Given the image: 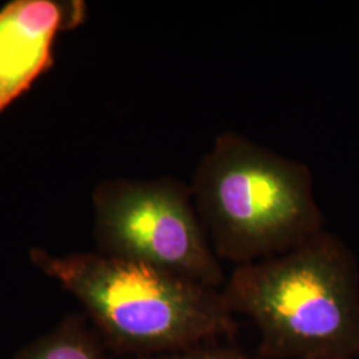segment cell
<instances>
[{
	"label": "cell",
	"instance_id": "3",
	"mask_svg": "<svg viewBox=\"0 0 359 359\" xmlns=\"http://www.w3.org/2000/svg\"><path fill=\"white\" fill-rule=\"evenodd\" d=\"M35 262L90 310L104 332L142 351H184L236 332L222 290L152 265L107 255Z\"/></svg>",
	"mask_w": 359,
	"mask_h": 359
},
{
	"label": "cell",
	"instance_id": "4",
	"mask_svg": "<svg viewBox=\"0 0 359 359\" xmlns=\"http://www.w3.org/2000/svg\"><path fill=\"white\" fill-rule=\"evenodd\" d=\"M97 231L107 256L139 261L218 289L224 270L177 180L116 181L97 194Z\"/></svg>",
	"mask_w": 359,
	"mask_h": 359
},
{
	"label": "cell",
	"instance_id": "1",
	"mask_svg": "<svg viewBox=\"0 0 359 359\" xmlns=\"http://www.w3.org/2000/svg\"><path fill=\"white\" fill-rule=\"evenodd\" d=\"M248 316L268 359L359 357V270L339 237L322 231L294 249L236 266L222 290Z\"/></svg>",
	"mask_w": 359,
	"mask_h": 359
},
{
	"label": "cell",
	"instance_id": "6",
	"mask_svg": "<svg viewBox=\"0 0 359 359\" xmlns=\"http://www.w3.org/2000/svg\"><path fill=\"white\" fill-rule=\"evenodd\" d=\"M20 359H102L88 337L72 327L60 330L27 350Z\"/></svg>",
	"mask_w": 359,
	"mask_h": 359
},
{
	"label": "cell",
	"instance_id": "5",
	"mask_svg": "<svg viewBox=\"0 0 359 359\" xmlns=\"http://www.w3.org/2000/svg\"><path fill=\"white\" fill-rule=\"evenodd\" d=\"M62 23V8L50 0H19L0 11V112L51 65Z\"/></svg>",
	"mask_w": 359,
	"mask_h": 359
},
{
	"label": "cell",
	"instance_id": "2",
	"mask_svg": "<svg viewBox=\"0 0 359 359\" xmlns=\"http://www.w3.org/2000/svg\"><path fill=\"white\" fill-rule=\"evenodd\" d=\"M189 187L216 256L237 266L283 255L323 231L310 168L240 132L218 135Z\"/></svg>",
	"mask_w": 359,
	"mask_h": 359
},
{
	"label": "cell",
	"instance_id": "7",
	"mask_svg": "<svg viewBox=\"0 0 359 359\" xmlns=\"http://www.w3.org/2000/svg\"><path fill=\"white\" fill-rule=\"evenodd\" d=\"M160 359H252L244 353L234 348H201L196 347L191 350H184L173 353L169 357Z\"/></svg>",
	"mask_w": 359,
	"mask_h": 359
}]
</instances>
